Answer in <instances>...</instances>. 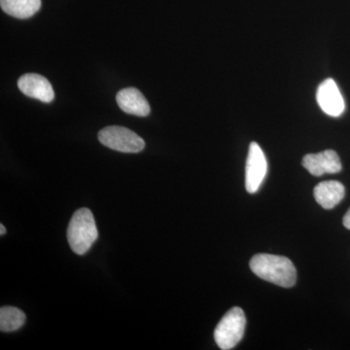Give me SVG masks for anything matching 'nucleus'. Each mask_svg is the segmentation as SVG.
Here are the masks:
<instances>
[{
    "instance_id": "13",
    "label": "nucleus",
    "mask_w": 350,
    "mask_h": 350,
    "mask_svg": "<svg viewBox=\"0 0 350 350\" xmlns=\"http://www.w3.org/2000/svg\"><path fill=\"white\" fill-rule=\"evenodd\" d=\"M342 223H344V226L347 229L350 230V208L349 211H347V214H345Z\"/></svg>"
},
{
    "instance_id": "3",
    "label": "nucleus",
    "mask_w": 350,
    "mask_h": 350,
    "mask_svg": "<svg viewBox=\"0 0 350 350\" xmlns=\"http://www.w3.org/2000/svg\"><path fill=\"white\" fill-rule=\"evenodd\" d=\"M246 319L243 310L238 306L226 313L214 331V338L221 349H234L243 338Z\"/></svg>"
},
{
    "instance_id": "9",
    "label": "nucleus",
    "mask_w": 350,
    "mask_h": 350,
    "mask_svg": "<svg viewBox=\"0 0 350 350\" xmlns=\"http://www.w3.org/2000/svg\"><path fill=\"white\" fill-rule=\"evenodd\" d=\"M119 107L128 114L138 117H146L150 114L151 108L148 101L139 90L135 88H126L121 90L116 96Z\"/></svg>"
},
{
    "instance_id": "2",
    "label": "nucleus",
    "mask_w": 350,
    "mask_h": 350,
    "mask_svg": "<svg viewBox=\"0 0 350 350\" xmlns=\"http://www.w3.org/2000/svg\"><path fill=\"white\" fill-rule=\"evenodd\" d=\"M98 238V228L90 209L81 208L72 215L69 222L68 239L73 252L84 255Z\"/></svg>"
},
{
    "instance_id": "14",
    "label": "nucleus",
    "mask_w": 350,
    "mask_h": 350,
    "mask_svg": "<svg viewBox=\"0 0 350 350\" xmlns=\"http://www.w3.org/2000/svg\"><path fill=\"white\" fill-rule=\"evenodd\" d=\"M6 234V228L4 227L3 224L0 225V234L4 236Z\"/></svg>"
},
{
    "instance_id": "4",
    "label": "nucleus",
    "mask_w": 350,
    "mask_h": 350,
    "mask_svg": "<svg viewBox=\"0 0 350 350\" xmlns=\"http://www.w3.org/2000/svg\"><path fill=\"white\" fill-rule=\"evenodd\" d=\"M98 140L108 148L123 153H138L145 147L144 140L125 126H109L103 129L98 133Z\"/></svg>"
},
{
    "instance_id": "8",
    "label": "nucleus",
    "mask_w": 350,
    "mask_h": 350,
    "mask_svg": "<svg viewBox=\"0 0 350 350\" xmlns=\"http://www.w3.org/2000/svg\"><path fill=\"white\" fill-rule=\"evenodd\" d=\"M20 91L29 98L42 103H52L55 98L54 90L47 78L36 73H27L18 80Z\"/></svg>"
},
{
    "instance_id": "12",
    "label": "nucleus",
    "mask_w": 350,
    "mask_h": 350,
    "mask_svg": "<svg viewBox=\"0 0 350 350\" xmlns=\"http://www.w3.org/2000/svg\"><path fill=\"white\" fill-rule=\"evenodd\" d=\"M25 322L24 312L15 306H2L0 308V330L14 332L22 328Z\"/></svg>"
},
{
    "instance_id": "10",
    "label": "nucleus",
    "mask_w": 350,
    "mask_h": 350,
    "mask_svg": "<svg viewBox=\"0 0 350 350\" xmlns=\"http://www.w3.org/2000/svg\"><path fill=\"white\" fill-rule=\"evenodd\" d=\"M345 194V186L335 180L320 182L313 191L315 200L325 209L334 208L340 204Z\"/></svg>"
},
{
    "instance_id": "11",
    "label": "nucleus",
    "mask_w": 350,
    "mask_h": 350,
    "mask_svg": "<svg viewBox=\"0 0 350 350\" xmlns=\"http://www.w3.org/2000/svg\"><path fill=\"white\" fill-rule=\"evenodd\" d=\"M2 10L18 19H27L41 8V0H0Z\"/></svg>"
},
{
    "instance_id": "6",
    "label": "nucleus",
    "mask_w": 350,
    "mask_h": 350,
    "mask_svg": "<svg viewBox=\"0 0 350 350\" xmlns=\"http://www.w3.org/2000/svg\"><path fill=\"white\" fill-rule=\"evenodd\" d=\"M317 100L322 111L331 117H340L345 112V103L337 83L332 78L324 80L317 89Z\"/></svg>"
},
{
    "instance_id": "7",
    "label": "nucleus",
    "mask_w": 350,
    "mask_h": 350,
    "mask_svg": "<svg viewBox=\"0 0 350 350\" xmlns=\"http://www.w3.org/2000/svg\"><path fill=\"white\" fill-rule=\"evenodd\" d=\"M301 163L313 176H322L325 174H338L342 170L340 157L334 150L308 154L304 157Z\"/></svg>"
},
{
    "instance_id": "1",
    "label": "nucleus",
    "mask_w": 350,
    "mask_h": 350,
    "mask_svg": "<svg viewBox=\"0 0 350 350\" xmlns=\"http://www.w3.org/2000/svg\"><path fill=\"white\" fill-rule=\"evenodd\" d=\"M250 266L258 278L278 286L289 288L296 283V269L287 257L261 253L252 257Z\"/></svg>"
},
{
    "instance_id": "5",
    "label": "nucleus",
    "mask_w": 350,
    "mask_h": 350,
    "mask_svg": "<svg viewBox=\"0 0 350 350\" xmlns=\"http://www.w3.org/2000/svg\"><path fill=\"white\" fill-rule=\"evenodd\" d=\"M268 172V162L261 147L252 142L248 150L245 167V188L250 194L259 190Z\"/></svg>"
}]
</instances>
